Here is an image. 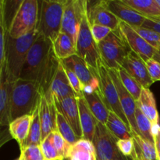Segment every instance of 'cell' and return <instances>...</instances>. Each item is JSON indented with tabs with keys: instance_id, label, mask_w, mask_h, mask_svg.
<instances>
[{
	"instance_id": "cell-1",
	"label": "cell",
	"mask_w": 160,
	"mask_h": 160,
	"mask_svg": "<svg viewBox=\"0 0 160 160\" xmlns=\"http://www.w3.org/2000/svg\"><path fill=\"white\" fill-rule=\"evenodd\" d=\"M38 35L39 33L37 29L19 38H13L9 34L8 35L6 48V65L2 70L6 73L8 80L15 81L20 78L30 48Z\"/></svg>"
},
{
	"instance_id": "cell-2",
	"label": "cell",
	"mask_w": 160,
	"mask_h": 160,
	"mask_svg": "<svg viewBox=\"0 0 160 160\" xmlns=\"http://www.w3.org/2000/svg\"><path fill=\"white\" fill-rule=\"evenodd\" d=\"M41 92L34 81L18 78L12 84L11 95V121L25 115H32L40 102Z\"/></svg>"
},
{
	"instance_id": "cell-3",
	"label": "cell",
	"mask_w": 160,
	"mask_h": 160,
	"mask_svg": "<svg viewBox=\"0 0 160 160\" xmlns=\"http://www.w3.org/2000/svg\"><path fill=\"white\" fill-rule=\"evenodd\" d=\"M68 0L41 2L37 30L39 34L54 42L61 32L64 9Z\"/></svg>"
},
{
	"instance_id": "cell-4",
	"label": "cell",
	"mask_w": 160,
	"mask_h": 160,
	"mask_svg": "<svg viewBox=\"0 0 160 160\" xmlns=\"http://www.w3.org/2000/svg\"><path fill=\"white\" fill-rule=\"evenodd\" d=\"M98 47L102 62L110 70L121 68L125 58L131 51L119 28L98 43Z\"/></svg>"
},
{
	"instance_id": "cell-5",
	"label": "cell",
	"mask_w": 160,
	"mask_h": 160,
	"mask_svg": "<svg viewBox=\"0 0 160 160\" xmlns=\"http://www.w3.org/2000/svg\"><path fill=\"white\" fill-rule=\"evenodd\" d=\"M39 10L38 0H23L9 30V36L19 38L37 29Z\"/></svg>"
},
{
	"instance_id": "cell-6",
	"label": "cell",
	"mask_w": 160,
	"mask_h": 160,
	"mask_svg": "<svg viewBox=\"0 0 160 160\" xmlns=\"http://www.w3.org/2000/svg\"><path fill=\"white\" fill-rule=\"evenodd\" d=\"M96 75L98 80V84H99V89L98 92L102 99L103 100L109 111H112L117 114L131 129L128 118L125 116L121 105H120L118 92L111 78L109 69L102 62V60L98 64V68L96 70Z\"/></svg>"
},
{
	"instance_id": "cell-7",
	"label": "cell",
	"mask_w": 160,
	"mask_h": 160,
	"mask_svg": "<svg viewBox=\"0 0 160 160\" xmlns=\"http://www.w3.org/2000/svg\"><path fill=\"white\" fill-rule=\"evenodd\" d=\"M118 140L106 125L98 122L92 139L97 160H131L120 152L117 147Z\"/></svg>"
},
{
	"instance_id": "cell-8",
	"label": "cell",
	"mask_w": 160,
	"mask_h": 160,
	"mask_svg": "<svg viewBox=\"0 0 160 160\" xmlns=\"http://www.w3.org/2000/svg\"><path fill=\"white\" fill-rule=\"evenodd\" d=\"M52 48V42L39 34L30 48L20 78L36 81L39 70Z\"/></svg>"
},
{
	"instance_id": "cell-9",
	"label": "cell",
	"mask_w": 160,
	"mask_h": 160,
	"mask_svg": "<svg viewBox=\"0 0 160 160\" xmlns=\"http://www.w3.org/2000/svg\"><path fill=\"white\" fill-rule=\"evenodd\" d=\"M77 55L82 58L90 67L97 69L101 62L98 44L95 42L87 16V11L83 17L76 43Z\"/></svg>"
},
{
	"instance_id": "cell-10",
	"label": "cell",
	"mask_w": 160,
	"mask_h": 160,
	"mask_svg": "<svg viewBox=\"0 0 160 160\" xmlns=\"http://www.w3.org/2000/svg\"><path fill=\"white\" fill-rule=\"evenodd\" d=\"M87 11L86 0H68L64 9L61 32L68 34L76 45L83 17Z\"/></svg>"
},
{
	"instance_id": "cell-11",
	"label": "cell",
	"mask_w": 160,
	"mask_h": 160,
	"mask_svg": "<svg viewBox=\"0 0 160 160\" xmlns=\"http://www.w3.org/2000/svg\"><path fill=\"white\" fill-rule=\"evenodd\" d=\"M66 68L70 69L80 80L83 91L92 92L99 89V84L96 75L97 69L90 67L84 59L78 55L61 61Z\"/></svg>"
},
{
	"instance_id": "cell-12",
	"label": "cell",
	"mask_w": 160,
	"mask_h": 160,
	"mask_svg": "<svg viewBox=\"0 0 160 160\" xmlns=\"http://www.w3.org/2000/svg\"><path fill=\"white\" fill-rule=\"evenodd\" d=\"M109 71L112 81L115 84L116 88L117 89L120 105H121L123 112H124L125 116L127 117L128 122H129L131 131H132L133 134L140 135L135 119V112L136 109H137L136 101L133 98L132 95L128 92V91L125 88L123 84H122L118 71L117 70H110V69H109Z\"/></svg>"
},
{
	"instance_id": "cell-13",
	"label": "cell",
	"mask_w": 160,
	"mask_h": 160,
	"mask_svg": "<svg viewBox=\"0 0 160 160\" xmlns=\"http://www.w3.org/2000/svg\"><path fill=\"white\" fill-rule=\"evenodd\" d=\"M87 16L90 25H102L112 31L119 28L120 20L106 8V0L87 1Z\"/></svg>"
},
{
	"instance_id": "cell-14",
	"label": "cell",
	"mask_w": 160,
	"mask_h": 160,
	"mask_svg": "<svg viewBox=\"0 0 160 160\" xmlns=\"http://www.w3.org/2000/svg\"><path fill=\"white\" fill-rule=\"evenodd\" d=\"M56 109L55 100L50 92L41 95L39 104L41 125H42V142L52 132L57 131L56 128Z\"/></svg>"
},
{
	"instance_id": "cell-15",
	"label": "cell",
	"mask_w": 160,
	"mask_h": 160,
	"mask_svg": "<svg viewBox=\"0 0 160 160\" xmlns=\"http://www.w3.org/2000/svg\"><path fill=\"white\" fill-rule=\"evenodd\" d=\"M122 68L134 78L143 88H149L154 83L148 74L145 61L132 50L125 58Z\"/></svg>"
},
{
	"instance_id": "cell-16",
	"label": "cell",
	"mask_w": 160,
	"mask_h": 160,
	"mask_svg": "<svg viewBox=\"0 0 160 160\" xmlns=\"http://www.w3.org/2000/svg\"><path fill=\"white\" fill-rule=\"evenodd\" d=\"M119 29L121 31L122 34L132 51L135 52L145 61H147L149 59H152L155 53L156 52V49H155L149 44L147 43L134 31L132 27L120 20V24H119Z\"/></svg>"
},
{
	"instance_id": "cell-17",
	"label": "cell",
	"mask_w": 160,
	"mask_h": 160,
	"mask_svg": "<svg viewBox=\"0 0 160 160\" xmlns=\"http://www.w3.org/2000/svg\"><path fill=\"white\" fill-rule=\"evenodd\" d=\"M106 8L121 21L125 22L132 28H140L146 17L123 2L122 0H106Z\"/></svg>"
},
{
	"instance_id": "cell-18",
	"label": "cell",
	"mask_w": 160,
	"mask_h": 160,
	"mask_svg": "<svg viewBox=\"0 0 160 160\" xmlns=\"http://www.w3.org/2000/svg\"><path fill=\"white\" fill-rule=\"evenodd\" d=\"M59 64L60 60L56 57L52 48L39 70L36 80V82L39 86L41 95H45L49 92L52 83L59 69Z\"/></svg>"
},
{
	"instance_id": "cell-19",
	"label": "cell",
	"mask_w": 160,
	"mask_h": 160,
	"mask_svg": "<svg viewBox=\"0 0 160 160\" xmlns=\"http://www.w3.org/2000/svg\"><path fill=\"white\" fill-rule=\"evenodd\" d=\"M55 104L57 111H59L65 117L75 134L80 138H82L83 133L80 121L78 97H68L60 101L55 100Z\"/></svg>"
},
{
	"instance_id": "cell-20",
	"label": "cell",
	"mask_w": 160,
	"mask_h": 160,
	"mask_svg": "<svg viewBox=\"0 0 160 160\" xmlns=\"http://www.w3.org/2000/svg\"><path fill=\"white\" fill-rule=\"evenodd\" d=\"M14 81L7 79L4 70L0 71V123L9 126L11 122V95Z\"/></svg>"
},
{
	"instance_id": "cell-21",
	"label": "cell",
	"mask_w": 160,
	"mask_h": 160,
	"mask_svg": "<svg viewBox=\"0 0 160 160\" xmlns=\"http://www.w3.org/2000/svg\"><path fill=\"white\" fill-rule=\"evenodd\" d=\"M55 100L60 101L68 97H77L66 73L63 65L60 61L59 69L52 83L49 92Z\"/></svg>"
},
{
	"instance_id": "cell-22",
	"label": "cell",
	"mask_w": 160,
	"mask_h": 160,
	"mask_svg": "<svg viewBox=\"0 0 160 160\" xmlns=\"http://www.w3.org/2000/svg\"><path fill=\"white\" fill-rule=\"evenodd\" d=\"M78 101L79 106L80 121L83 133L82 138L92 142L98 121L89 109L83 94L81 96L78 97Z\"/></svg>"
},
{
	"instance_id": "cell-23",
	"label": "cell",
	"mask_w": 160,
	"mask_h": 160,
	"mask_svg": "<svg viewBox=\"0 0 160 160\" xmlns=\"http://www.w3.org/2000/svg\"><path fill=\"white\" fill-rule=\"evenodd\" d=\"M136 105L152 125L159 124V115L156 107V99L149 88H142L140 97L136 101Z\"/></svg>"
},
{
	"instance_id": "cell-24",
	"label": "cell",
	"mask_w": 160,
	"mask_h": 160,
	"mask_svg": "<svg viewBox=\"0 0 160 160\" xmlns=\"http://www.w3.org/2000/svg\"><path fill=\"white\" fill-rule=\"evenodd\" d=\"M83 96L87 102L88 106L96 120L106 125L109 115V109L102 99L98 91L92 92H83Z\"/></svg>"
},
{
	"instance_id": "cell-25",
	"label": "cell",
	"mask_w": 160,
	"mask_h": 160,
	"mask_svg": "<svg viewBox=\"0 0 160 160\" xmlns=\"http://www.w3.org/2000/svg\"><path fill=\"white\" fill-rule=\"evenodd\" d=\"M32 115H25L12 120L9 124V132L12 138L19 144L20 148L23 147L29 133Z\"/></svg>"
},
{
	"instance_id": "cell-26",
	"label": "cell",
	"mask_w": 160,
	"mask_h": 160,
	"mask_svg": "<svg viewBox=\"0 0 160 160\" xmlns=\"http://www.w3.org/2000/svg\"><path fill=\"white\" fill-rule=\"evenodd\" d=\"M134 149L131 159L156 160V150L155 144L145 140L138 134H133Z\"/></svg>"
},
{
	"instance_id": "cell-27",
	"label": "cell",
	"mask_w": 160,
	"mask_h": 160,
	"mask_svg": "<svg viewBox=\"0 0 160 160\" xmlns=\"http://www.w3.org/2000/svg\"><path fill=\"white\" fill-rule=\"evenodd\" d=\"M52 49L60 61L77 55L76 45L68 34L60 32L52 42Z\"/></svg>"
},
{
	"instance_id": "cell-28",
	"label": "cell",
	"mask_w": 160,
	"mask_h": 160,
	"mask_svg": "<svg viewBox=\"0 0 160 160\" xmlns=\"http://www.w3.org/2000/svg\"><path fill=\"white\" fill-rule=\"evenodd\" d=\"M67 160H97L96 152L92 142L80 139L72 145L70 157Z\"/></svg>"
},
{
	"instance_id": "cell-29",
	"label": "cell",
	"mask_w": 160,
	"mask_h": 160,
	"mask_svg": "<svg viewBox=\"0 0 160 160\" xmlns=\"http://www.w3.org/2000/svg\"><path fill=\"white\" fill-rule=\"evenodd\" d=\"M106 127L117 139L133 138L132 131L115 112L110 111Z\"/></svg>"
},
{
	"instance_id": "cell-30",
	"label": "cell",
	"mask_w": 160,
	"mask_h": 160,
	"mask_svg": "<svg viewBox=\"0 0 160 160\" xmlns=\"http://www.w3.org/2000/svg\"><path fill=\"white\" fill-rule=\"evenodd\" d=\"M146 18L160 17V9L156 0H122Z\"/></svg>"
},
{
	"instance_id": "cell-31",
	"label": "cell",
	"mask_w": 160,
	"mask_h": 160,
	"mask_svg": "<svg viewBox=\"0 0 160 160\" xmlns=\"http://www.w3.org/2000/svg\"><path fill=\"white\" fill-rule=\"evenodd\" d=\"M22 2L23 0L0 1V25L4 26L8 31Z\"/></svg>"
},
{
	"instance_id": "cell-32",
	"label": "cell",
	"mask_w": 160,
	"mask_h": 160,
	"mask_svg": "<svg viewBox=\"0 0 160 160\" xmlns=\"http://www.w3.org/2000/svg\"><path fill=\"white\" fill-rule=\"evenodd\" d=\"M39 104L40 102L32 113V120H31L28 136L20 150L30 145H41L42 144V125H41L40 114H39Z\"/></svg>"
},
{
	"instance_id": "cell-33",
	"label": "cell",
	"mask_w": 160,
	"mask_h": 160,
	"mask_svg": "<svg viewBox=\"0 0 160 160\" xmlns=\"http://www.w3.org/2000/svg\"><path fill=\"white\" fill-rule=\"evenodd\" d=\"M136 123H137L138 129L140 136L148 142L154 143V136L152 134L153 125L146 116L142 112L140 109L137 106L135 112Z\"/></svg>"
},
{
	"instance_id": "cell-34",
	"label": "cell",
	"mask_w": 160,
	"mask_h": 160,
	"mask_svg": "<svg viewBox=\"0 0 160 160\" xmlns=\"http://www.w3.org/2000/svg\"><path fill=\"white\" fill-rule=\"evenodd\" d=\"M56 128H57L58 132L70 145H74L80 139H81L75 134V132L72 129L68 122L67 121L65 117L59 111H57V113H56Z\"/></svg>"
},
{
	"instance_id": "cell-35",
	"label": "cell",
	"mask_w": 160,
	"mask_h": 160,
	"mask_svg": "<svg viewBox=\"0 0 160 160\" xmlns=\"http://www.w3.org/2000/svg\"><path fill=\"white\" fill-rule=\"evenodd\" d=\"M119 76H120V80H121L122 84L125 87V88L128 91L130 94L133 96L135 101H138V99L140 97L141 93L143 88L141 86V84L136 81L134 78H133L126 70L123 68L119 69L118 70Z\"/></svg>"
},
{
	"instance_id": "cell-36",
	"label": "cell",
	"mask_w": 160,
	"mask_h": 160,
	"mask_svg": "<svg viewBox=\"0 0 160 160\" xmlns=\"http://www.w3.org/2000/svg\"><path fill=\"white\" fill-rule=\"evenodd\" d=\"M52 140L55 148L57 150L62 160L68 159L71 152L72 145L65 140L57 131L52 132Z\"/></svg>"
},
{
	"instance_id": "cell-37",
	"label": "cell",
	"mask_w": 160,
	"mask_h": 160,
	"mask_svg": "<svg viewBox=\"0 0 160 160\" xmlns=\"http://www.w3.org/2000/svg\"><path fill=\"white\" fill-rule=\"evenodd\" d=\"M41 148L45 160H62L53 144L52 132L42 141Z\"/></svg>"
},
{
	"instance_id": "cell-38",
	"label": "cell",
	"mask_w": 160,
	"mask_h": 160,
	"mask_svg": "<svg viewBox=\"0 0 160 160\" xmlns=\"http://www.w3.org/2000/svg\"><path fill=\"white\" fill-rule=\"evenodd\" d=\"M134 31L155 49L160 48V34L153 30L142 28H133Z\"/></svg>"
},
{
	"instance_id": "cell-39",
	"label": "cell",
	"mask_w": 160,
	"mask_h": 160,
	"mask_svg": "<svg viewBox=\"0 0 160 160\" xmlns=\"http://www.w3.org/2000/svg\"><path fill=\"white\" fill-rule=\"evenodd\" d=\"M22 160H45L42 154L41 145H30L20 150Z\"/></svg>"
},
{
	"instance_id": "cell-40",
	"label": "cell",
	"mask_w": 160,
	"mask_h": 160,
	"mask_svg": "<svg viewBox=\"0 0 160 160\" xmlns=\"http://www.w3.org/2000/svg\"><path fill=\"white\" fill-rule=\"evenodd\" d=\"M0 27H1V31H0V71H1L5 68L6 65V48L9 31L4 26L0 25Z\"/></svg>"
},
{
	"instance_id": "cell-41",
	"label": "cell",
	"mask_w": 160,
	"mask_h": 160,
	"mask_svg": "<svg viewBox=\"0 0 160 160\" xmlns=\"http://www.w3.org/2000/svg\"><path fill=\"white\" fill-rule=\"evenodd\" d=\"M91 31H92V36H93L95 42L98 44L102 41L104 40L112 32V30L107 28V27L102 26V25H92L91 26Z\"/></svg>"
},
{
	"instance_id": "cell-42",
	"label": "cell",
	"mask_w": 160,
	"mask_h": 160,
	"mask_svg": "<svg viewBox=\"0 0 160 160\" xmlns=\"http://www.w3.org/2000/svg\"><path fill=\"white\" fill-rule=\"evenodd\" d=\"M117 147L120 152L126 157L131 159L134 149V144L133 138L120 139L117 142Z\"/></svg>"
},
{
	"instance_id": "cell-43",
	"label": "cell",
	"mask_w": 160,
	"mask_h": 160,
	"mask_svg": "<svg viewBox=\"0 0 160 160\" xmlns=\"http://www.w3.org/2000/svg\"><path fill=\"white\" fill-rule=\"evenodd\" d=\"M147 70L153 82L160 81V63L154 59H149L145 61Z\"/></svg>"
},
{
	"instance_id": "cell-44",
	"label": "cell",
	"mask_w": 160,
	"mask_h": 160,
	"mask_svg": "<svg viewBox=\"0 0 160 160\" xmlns=\"http://www.w3.org/2000/svg\"><path fill=\"white\" fill-rule=\"evenodd\" d=\"M64 69H65V71H66V73H67V78H68L69 81H70V84H71L72 88H73V90L74 91L77 97L82 95L84 91H83L82 86H81V82H80L79 78H78V77H77V75L75 74L72 70H70V69L66 68L65 67H64Z\"/></svg>"
},
{
	"instance_id": "cell-45",
	"label": "cell",
	"mask_w": 160,
	"mask_h": 160,
	"mask_svg": "<svg viewBox=\"0 0 160 160\" xmlns=\"http://www.w3.org/2000/svg\"><path fill=\"white\" fill-rule=\"evenodd\" d=\"M142 28L153 30L160 34V17L147 18L142 24Z\"/></svg>"
},
{
	"instance_id": "cell-46",
	"label": "cell",
	"mask_w": 160,
	"mask_h": 160,
	"mask_svg": "<svg viewBox=\"0 0 160 160\" xmlns=\"http://www.w3.org/2000/svg\"><path fill=\"white\" fill-rule=\"evenodd\" d=\"M152 59H154L155 60H156L158 62H159L160 63V48H159L158 50H156V52L155 53Z\"/></svg>"
},
{
	"instance_id": "cell-47",
	"label": "cell",
	"mask_w": 160,
	"mask_h": 160,
	"mask_svg": "<svg viewBox=\"0 0 160 160\" xmlns=\"http://www.w3.org/2000/svg\"><path fill=\"white\" fill-rule=\"evenodd\" d=\"M156 4L158 5V6H159V9H160V0H156Z\"/></svg>"
},
{
	"instance_id": "cell-48",
	"label": "cell",
	"mask_w": 160,
	"mask_h": 160,
	"mask_svg": "<svg viewBox=\"0 0 160 160\" xmlns=\"http://www.w3.org/2000/svg\"><path fill=\"white\" fill-rule=\"evenodd\" d=\"M15 160H22V159H21V158H20V156H19V158H17V159H16Z\"/></svg>"
},
{
	"instance_id": "cell-49",
	"label": "cell",
	"mask_w": 160,
	"mask_h": 160,
	"mask_svg": "<svg viewBox=\"0 0 160 160\" xmlns=\"http://www.w3.org/2000/svg\"><path fill=\"white\" fill-rule=\"evenodd\" d=\"M132 160H141V159H132Z\"/></svg>"
}]
</instances>
